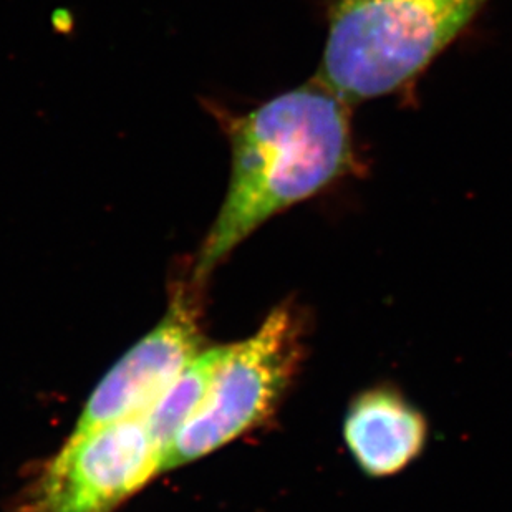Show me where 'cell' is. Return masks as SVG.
Wrapping results in <instances>:
<instances>
[{"label": "cell", "mask_w": 512, "mask_h": 512, "mask_svg": "<svg viewBox=\"0 0 512 512\" xmlns=\"http://www.w3.org/2000/svg\"><path fill=\"white\" fill-rule=\"evenodd\" d=\"M211 112L228 136L231 176L199 249L196 279L213 272L269 219L358 171L350 105L315 80L251 112L216 105Z\"/></svg>", "instance_id": "obj_1"}, {"label": "cell", "mask_w": 512, "mask_h": 512, "mask_svg": "<svg viewBox=\"0 0 512 512\" xmlns=\"http://www.w3.org/2000/svg\"><path fill=\"white\" fill-rule=\"evenodd\" d=\"M488 0H334L315 82L352 103L420 75Z\"/></svg>", "instance_id": "obj_2"}, {"label": "cell", "mask_w": 512, "mask_h": 512, "mask_svg": "<svg viewBox=\"0 0 512 512\" xmlns=\"http://www.w3.org/2000/svg\"><path fill=\"white\" fill-rule=\"evenodd\" d=\"M305 355L304 315L279 305L246 340L229 345L206 400L181 428L163 473L193 463L264 425L299 375Z\"/></svg>", "instance_id": "obj_3"}, {"label": "cell", "mask_w": 512, "mask_h": 512, "mask_svg": "<svg viewBox=\"0 0 512 512\" xmlns=\"http://www.w3.org/2000/svg\"><path fill=\"white\" fill-rule=\"evenodd\" d=\"M163 461L145 415L68 436L22 491L17 512H115L163 474Z\"/></svg>", "instance_id": "obj_4"}, {"label": "cell", "mask_w": 512, "mask_h": 512, "mask_svg": "<svg viewBox=\"0 0 512 512\" xmlns=\"http://www.w3.org/2000/svg\"><path fill=\"white\" fill-rule=\"evenodd\" d=\"M198 310L174 295L160 324L135 343L93 390L70 436L145 415L203 348Z\"/></svg>", "instance_id": "obj_5"}, {"label": "cell", "mask_w": 512, "mask_h": 512, "mask_svg": "<svg viewBox=\"0 0 512 512\" xmlns=\"http://www.w3.org/2000/svg\"><path fill=\"white\" fill-rule=\"evenodd\" d=\"M428 436L423 411L392 385L358 393L343 418L345 445L370 478H390L405 471L423 455Z\"/></svg>", "instance_id": "obj_6"}, {"label": "cell", "mask_w": 512, "mask_h": 512, "mask_svg": "<svg viewBox=\"0 0 512 512\" xmlns=\"http://www.w3.org/2000/svg\"><path fill=\"white\" fill-rule=\"evenodd\" d=\"M228 348L229 345H218L201 350L174 380L173 385L161 395L160 400L146 411L151 433L165 450V456L181 428L193 418L206 400L214 375L226 357Z\"/></svg>", "instance_id": "obj_7"}]
</instances>
